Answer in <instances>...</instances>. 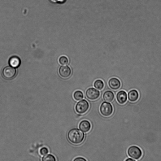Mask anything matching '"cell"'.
<instances>
[{
    "instance_id": "cell-18",
    "label": "cell",
    "mask_w": 161,
    "mask_h": 161,
    "mask_svg": "<svg viewBox=\"0 0 161 161\" xmlns=\"http://www.w3.org/2000/svg\"><path fill=\"white\" fill-rule=\"evenodd\" d=\"M48 150L46 147H43L40 150V154L43 156L46 155L48 154Z\"/></svg>"
},
{
    "instance_id": "cell-13",
    "label": "cell",
    "mask_w": 161,
    "mask_h": 161,
    "mask_svg": "<svg viewBox=\"0 0 161 161\" xmlns=\"http://www.w3.org/2000/svg\"><path fill=\"white\" fill-rule=\"evenodd\" d=\"M115 97L114 93L111 91L108 90L105 91L103 96L104 100L107 102H111Z\"/></svg>"
},
{
    "instance_id": "cell-5",
    "label": "cell",
    "mask_w": 161,
    "mask_h": 161,
    "mask_svg": "<svg viewBox=\"0 0 161 161\" xmlns=\"http://www.w3.org/2000/svg\"><path fill=\"white\" fill-rule=\"evenodd\" d=\"M2 74L5 79L11 80L13 78L16 74L15 69L11 66H7L3 68Z\"/></svg>"
},
{
    "instance_id": "cell-22",
    "label": "cell",
    "mask_w": 161,
    "mask_h": 161,
    "mask_svg": "<svg viewBox=\"0 0 161 161\" xmlns=\"http://www.w3.org/2000/svg\"><path fill=\"white\" fill-rule=\"evenodd\" d=\"M51 3L54 4L57 3L58 0H49Z\"/></svg>"
},
{
    "instance_id": "cell-16",
    "label": "cell",
    "mask_w": 161,
    "mask_h": 161,
    "mask_svg": "<svg viewBox=\"0 0 161 161\" xmlns=\"http://www.w3.org/2000/svg\"><path fill=\"white\" fill-rule=\"evenodd\" d=\"M59 62L60 64L62 65H65L68 64L69 60L67 57L63 56L59 58Z\"/></svg>"
},
{
    "instance_id": "cell-2",
    "label": "cell",
    "mask_w": 161,
    "mask_h": 161,
    "mask_svg": "<svg viewBox=\"0 0 161 161\" xmlns=\"http://www.w3.org/2000/svg\"><path fill=\"white\" fill-rule=\"evenodd\" d=\"M128 156L136 161H138L143 155L142 151L139 147L136 146H131L128 149L127 151Z\"/></svg>"
},
{
    "instance_id": "cell-11",
    "label": "cell",
    "mask_w": 161,
    "mask_h": 161,
    "mask_svg": "<svg viewBox=\"0 0 161 161\" xmlns=\"http://www.w3.org/2000/svg\"><path fill=\"white\" fill-rule=\"evenodd\" d=\"M139 96V93L135 89L132 90L128 93V99L129 101L131 102H134L137 101Z\"/></svg>"
},
{
    "instance_id": "cell-6",
    "label": "cell",
    "mask_w": 161,
    "mask_h": 161,
    "mask_svg": "<svg viewBox=\"0 0 161 161\" xmlns=\"http://www.w3.org/2000/svg\"><path fill=\"white\" fill-rule=\"evenodd\" d=\"M85 95L87 98L90 100H95L98 98L100 96V92L94 88H89L86 92Z\"/></svg>"
},
{
    "instance_id": "cell-17",
    "label": "cell",
    "mask_w": 161,
    "mask_h": 161,
    "mask_svg": "<svg viewBox=\"0 0 161 161\" xmlns=\"http://www.w3.org/2000/svg\"><path fill=\"white\" fill-rule=\"evenodd\" d=\"M43 161H55L56 159L55 157L51 154L46 155L42 159Z\"/></svg>"
},
{
    "instance_id": "cell-15",
    "label": "cell",
    "mask_w": 161,
    "mask_h": 161,
    "mask_svg": "<svg viewBox=\"0 0 161 161\" xmlns=\"http://www.w3.org/2000/svg\"><path fill=\"white\" fill-rule=\"evenodd\" d=\"M73 96L76 100L79 101L84 98V95L82 92L80 90H77L75 92Z\"/></svg>"
},
{
    "instance_id": "cell-1",
    "label": "cell",
    "mask_w": 161,
    "mask_h": 161,
    "mask_svg": "<svg viewBox=\"0 0 161 161\" xmlns=\"http://www.w3.org/2000/svg\"><path fill=\"white\" fill-rule=\"evenodd\" d=\"M67 137L69 141L71 143L78 145L83 142L85 137V134L80 129L74 128L69 130Z\"/></svg>"
},
{
    "instance_id": "cell-3",
    "label": "cell",
    "mask_w": 161,
    "mask_h": 161,
    "mask_svg": "<svg viewBox=\"0 0 161 161\" xmlns=\"http://www.w3.org/2000/svg\"><path fill=\"white\" fill-rule=\"evenodd\" d=\"M89 105L86 100L83 99L78 102L75 107V109L77 113L82 114L86 113L89 110Z\"/></svg>"
},
{
    "instance_id": "cell-9",
    "label": "cell",
    "mask_w": 161,
    "mask_h": 161,
    "mask_svg": "<svg viewBox=\"0 0 161 161\" xmlns=\"http://www.w3.org/2000/svg\"><path fill=\"white\" fill-rule=\"evenodd\" d=\"M108 84L110 88L113 90L118 89L121 85L120 80L115 77L111 78L109 80Z\"/></svg>"
},
{
    "instance_id": "cell-14",
    "label": "cell",
    "mask_w": 161,
    "mask_h": 161,
    "mask_svg": "<svg viewBox=\"0 0 161 161\" xmlns=\"http://www.w3.org/2000/svg\"><path fill=\"white\" fill-rule=\"evenodd\" d=\"M94 87L98 90H102L104 87V84L101 80L98 79L95 80L94 84Z\"/></svg>"
},
{
    "instance_id": "cell-7",
    "label": "cell",
    "mask_w": 161,
    "mask_h": 161,
    "mask_svg": "<svg viewBox=\"0 0 161 161\" xmlns=\"http://www.w3.org/2000/svg\"><path fill=\"white\" fill-rule=\"evenodd\" d=\"M59 72L60 76L63 78H67L70 76L72 70L68 66H62L59 69Z\"/></svg>"
},
{
    "instance_id": "cell-4",
    "label": "cell",
    "mask_w": 161,
    "mask_h": 161,
    "mask_svg": "<svg viewBox=\"0 0 161 161\" xmlns=\"http://www.w3.org/2000/svg\"><path fill=\"white\" fill-rule=\"evenodd\" d=\"M99 110L102 115L107 117L110 116L112 114L113 109L111 104L105 102L100 106Z\"/></svg>"
},
{
    "instance_id": "cell-10",
    "label": "cell",
    "mask_w": 161,
    "mask_h": 161,
    "mask_svg": "<svg viewBox=\"0 0 161 161\" xmlns=\"http://www.w3.org/2000/svg\"><path fill=\"white\" fill-rule=\"evenodd\" d=\"M91 127L90 123L88 120H84L80 122L79 125V129L83 132L86 133L89 132Z\"/></svg>"
},
{
    "instance_id": "cell-12",
    "label": "cell",
    "mask_w": 161,
    "mask_h": 161,
    "mask_svg": "<svg viewBox=\"0 0 161 161\" xmlns=\"http://www.w3.org/2000/svg\"><path fill=\"white\" fill-rule=\"evenodd\" d=\"M9 63L11 66L14 68H17L21 65V61L18 57L13 56L10 59Z\"/></svg>"
},
{
    "instance_id": "cell-21",
    "label": "cell",
    "mask_w": 161,
    "mask_h": 161,
    "mask_svg": "<svg viewBox=\"0 0 161 161\" xmlns=\"http://www.w3.org/2000/svg\"><path fill=\"white\" fill-rule=\"evenodd\" d=\"M125 161H136V160L134 159H133L131 158H128L125 160Z\"/></svg>"
},
{
    "instance_id": "cell-20",
    "label": "cell",
    "mask_w": 161,
    "mask_h": 161,
    "mask_svg": "<svg viewBox=\"0 0 161 161\" xmlns=\"http://www.w3.org/2000/svg\"><path fill=\"white\" fill-rule=\"evenodd\" d=\"M67 0H58L57 4H63L65 3Z\"/></svg>"
},
{
    "instance_id": "cell-8",
    "label": "cell",
    "mask_w": 161,
    "mask_h": 161,
    "mask_svg": "<svg viewBox=\"0 0 161 161\" xmlns=\"http://www.w3.org/2000/svg\"><path fill=\"white\" fill-rule=\"evenodd\" d=\"M116 98L119 103L121 105L124 104L127 101L128 95L127 93L124 90L120 91L117 93Z\"/></svg>"
},
{
    "instance_id": "cell-19",
    "label": "cell",
    "mask_w": 161,
    "mask_h": 161,
    "mask_svg": "<svg viewBox=\"0 0 161 161\" xmlns=\"http://www.w3.org/2000/svg\"><path fill=\"white\" fill-rule=\"evenodd\" d=\"M73 161H86L87 160L82 157H78L75 158L73 160Z\"/></svg>"
}]
</instances>
